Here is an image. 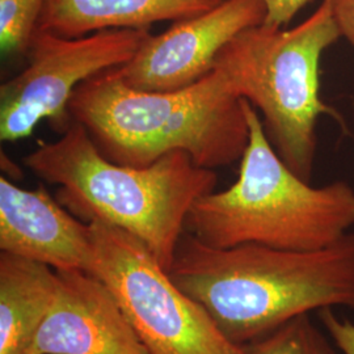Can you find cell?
Segmentation results:
<instances>
[{
	"instance_id": "cell-1",
	"label": "cell",
	"mask_w": 354,
	"mask_h": 354,
	"mask_svg": "<svg viewBox=\"0 0 354 354\" xmlns=\"http://www.w3.org/2000/svg\"><path fill=\"white\" fill-rule=\"evenodd\" d=\"M177 286L239 346L294 317L354 308V232L317 251L259 244L213 248L185 231L168 270Z\"/></svg>"
},
{
	"instance_id": "cell-2",
	"label": "cell",
	"mask_w": 354,
	"mask_h": 354,
	"mask_svg": "<svg viewBox=\"0 0 354 354\" xmlns=\"http://www.w3.org/2000/svg\"><path fill=\"white\" fill-rule=\"evenodd\" d=\"M68 112L108 160L130 167L184 151L197 167L215 169L241 160L250 140L245 100L215 67L169 92L130 88L111 68L76 88Z\"/></svg>"
},
{
	"instance_id": "cell-3",
	"label": "cell",
	"mask_w": 354,
	"mask_h": 354,
	"mask_svg": "<svg viewBox=\"0 0 354 354\" xmlns=\"http://www.w3.org/2000/svg\"><path fill=\"white\" fill-rule=\"evenodd\" d=\"M26 168L58 185L57 200L80 221L121 228L140 239L165 270L172 266L193 205L214 192V169L200 168L188 152L167 153L149 167L108 160L79 122L39 143Z\"/></svg>"
},
{
	"instance_id": "cell-4",
	"label": "cell",
	"mask_w": 354,
	"mask_h": 354,
	"mask_svg": "<svg viewBox=\"0 0 354 354\" xmlns=\"http://www.w3.org/2000/svg\"><path fill=\"white\" fill-rule=\"evenodd\" d=\"M250 140L238 180L203 196L185 231L213 248L259 244L283 251H317L354 226V188L346 181L323 187L295 175L266 137L257 111L245 100Z\"/></svg>"
},
{
	"instance_id": "cell-5",
	"label": "cell",
	"mask_w": 354,
	"mask_h": 354,
	"mask_svg": "<svg viewBox=\"0 0 354 354\" xmlns=\"http://www.w3.org/2000/svg\"><path fill=\"white\" fill-rule=\"evenodd\" d=\"M342 38L333 0H323L291 29L251 26L219 51L214 67L230 89L263 114L266 137L282 162L311 183L322 115L339 113L320 96V64Z\"/></svg>"
},
{
	"instance_id": "cell-6",
	"label": "cell",
	"mask_w": 354,
	"mask_h": 354,
	"mask_svg": "<svg viewBox=\"0 0 354 354\" xmlns=\"http://www.w3.org/2000/svg\"><path fill=\"white\" fill-rule=\"evenodd\" d=\"M89 226L91 274L113 292L150 354H243L140 239L99 221Z\"/></svg>"
},
{
	"instance_id": "cell-7",
	"label": "cell",
	"mask_w": 354,
	"mask_h": 354,
	"mask_svg": "<svg viewBox=\"0 0 354 354\" xmlns=\"http://www.w3.org/2000/svg\"><path fill=\"white\" fill-rule=\"evenodd\" d=\"M150 35V29H113L67 38L36 30L26 68L0 87L1 140L28 138L44 120L62 134L73 122L68 104L76 88L131 61Z\"/></svg>"
},
{
	"instance_id": "cell-8",
	"label": "cell",
	"mask_w": 354,
	"mask_h": 354,
	"mask_svg": "<svg viewBox=\"0 0 354 354\" xmlns=\"http://www.w3.org/2000/svg\"><path fill=\"white\" fill-rule=\"evenodd\" d=\"M261 0H225L207 12L176 21L152 36L117 71L130 88L169 92L187 88L214 68L219 51L243 30L264 23Z\"/></svg>"
},
{
	"instance_id": "cell-9",
	"label": "cell",
	"mask_w": 354,
	"mask_h": 354,
	"mask_svg": "<svg viewBox=\"0 0 354 354\" xmlns=\"http://www.w3.org/2000/svg\"><path fill=\"white\" fill-rule=\"evenodd\" d=\"M50 311L26 354H150L113 292L83 270H57Z\"/></svg>"
},
{
	"instance_id": "cell-10",
	"label": "cell",
	"mask_w": 354,
	"mask_h": 354,
	"mask_svg": "<svg viewBox=\"0 0 354 354\" xmlns=\"http://www.w3.org/2000/svg\"><path fill=\"white\" fill-rule=\"evenodd\" d=\"M0 251L55 270L91 273V226L53 198L44 185L28 190L0 177Z\"/></svg>"
},
{
	"instance_id": "cell-11",
	"label": "cell",
	"mask_w": 354,
	"mask_h": 354,
	"mask_svg": "<svg viewBox=\"0 0 354 354\" xmlns=\"http://www.w3.org/2000/svg\"><path fill=\"white\" fill-rule=\"evenodd\" d=\"M225 0H46L37 30L84 37L102 30L149 29L203 15Z\"/></svg>"
},
{
	"instance_id": "cell-12",
	"label": "cell",
	"mask_w": 354,
	"mask_h": 354,
	"mask_svg": "<svg viewBox=\"0 0 354 354\" xmlns=\"http://www.w3.org/2000/svg\"><path fill=\"white\" fill-rule=\"evenodd\" d=\"M57 270L0 251V354H26L50 311Z\"/></svg>"
},
{
	"instance_id": "cell-13",
	"label": "cell",
	"mask_w": 354,
	"mask_h": 354,
	"mask_svg": "<svg viewBox=\"0 0 354 354\" xmlns=\"http://www.w3.org/2000/svg\"><path fill=\"white\" fill-rule=\"evenodd\" d=\"M243 354H337L310 314L294 317L266 336L243 345Z\"/></svg>"
},
{
	"instance_id": "cell-14",
	"label": "cell",
	"mask_w": 354,
	"mask_h": 354,
	"mask_svg": "<svg viewBox=\"0 0 354 354\" xmlns=\"http://www.w3.org/2000/svg\"><path fill=\"white\" fill-rule=\"evenodd\" d=\"M46 0H0V48L6 57L26 55Z\"/></svg>"
},
{
	"instance_id": "cell-15",
	"label": "cell",
	"mask_w": 354,
	"mask_h": 354,
	"mask_svg": "<svg viewBox=\"0 0 354 354\" xmlns=\"http://www.w3.org/2000/svg\"><path fill=\"white\" fill-rule=\"evenodd\" d=\"M317 317L329 337L344 354H354V324L332 313V307L317 311Z\"/></svg>"
},
{
	"instance_id": "cell-16",
	"label": "cell",
	"mask_w": 354,
	"mask_h": 354,
	"mask_svg": "<svg viewBox=\"0 0 354 354\" xmlns=\"http://www.w3.org/2000/svg\"><path fill=\"white\" fill-rule=\"evenodd\" d=\"M266 8V20L263 24L274 29H282L297 16V13L311 0H261Z\"/></svg>"
},
{
	"instance_id": "cell-17",
	"label": "cell",
	"mask_w": 354,
	"mask_h": 354,
	"mask_svg": "<svg viewBox=\"0 0 354 354\" xmlns=\"http://www.w3.org/2000/svg\"><path fill=\"white\" fill-rule=\"evenodd\" d=\"M333 16L342 37L354 48V0H333Z\"/></svg>"
},
{
	"instance_id": "cell-18",
	"label": "cell",
	"mask_w": 354,
	"mask_h": 354,
	"mask_svg": "<svg viewBox=\"0 0 354 354\" xmlns=\"http://www.w3.org/2000/svg\"><path fill=\"white\" fill-rule=\"evenodd\" d=\"M1 171H3V176L7 177V178H12L13 181H17V180H21L23 177V171L19 165H15L12 160L4 153L1 152Z\"/></svg>"
}]
</instances>
